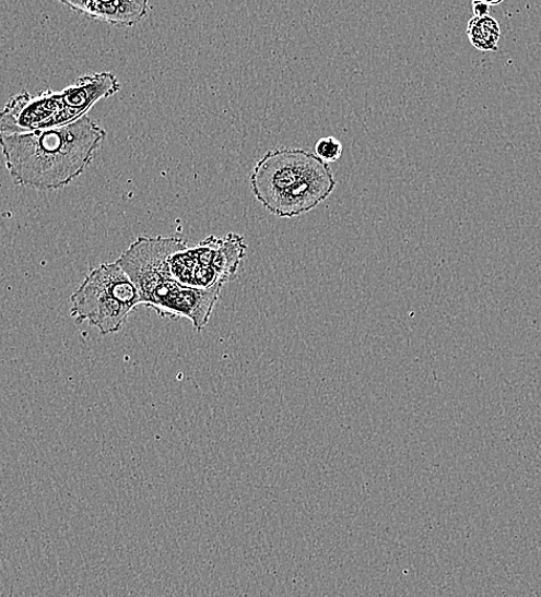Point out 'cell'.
<instances>
[{
    "label": "cell",
    "mask_w": 541,
    "mask_h": 597,
    "mask_svg": "<svg viewBox=\"0 0 541 597\" xmlns=\"http://www.w3.org/2000/svg\"><path fill=\"white\" fill-rule=\"evenodd\" d=\"M106 131L89 116L30 134L0 136L15 184L40 191L69 187L92 164Z\"/></svg>",
    "instance_id": "obj_1"
},
{
    "label": "cell",
    "mask_w": 541,
    "mask_h": 597,
    "mask_svg": "<svg viewBox=\"0 0 541 597\" xmlns=\"http://www.w3.org/2000/svg\"><path fill=\"white\" fill-rule=\"evenodd\" d=\"M187 247L181 238L139 237L116 262L137 286L142 305L155 309L162 318L188 319L201 333L223 286L192 289L170 276L169 256Z\"/></svg>",
    "instance_id": "obj_2"
},
{
    "label": "cell",
    "mask_w": 541,
    "mask_h": 597,
    "mask_svg": "<svg viewBox=\"0 0 541 597\" xmlns=\"http://www.w3.org/2000/svg\"><path fill=\"white\" fill-rule=\"evenodd\" d=\"M336 187L329 164L303 148L271 150L250 175V188L257 201L281 218L311 212L327 201Z\"/></svg>",
    "instance_id": "obj_3"
},
{
    "label": "cell",
    "mask_w": 541,
    "mask_h": 597,
    "mask_svg": "<svg viewBox=\"0 0 541 597\" xmlns=\"http://www.w3.org/2000/svg\"><path fill=\"white\" fill-rule=\"evenodd\" d=\"M71 302L74 322H89L103 336L119 333L129 315L142 305L137 286L117 262L103 263L93 270Z\"/></svg>",
    "instance_id": "obj_4"
},
{
    "label": "cell",
    "mask_w": 541,
    "mask_h": 597,
    "mask_svg": "<svg viewBox=\"0 0 541 597\" xmlns=\"http://www.w3.org/2000/svg\"><path fill=\"white\" fill-rule=\"evenodd\" d=\"M239 246L228 237L210 236L198 247H188L168 259L169 274L181 285L207 290L235 278L243 263Z\"/></svg>",
    "instance_id": "obj_5"
},
{
    "label": "cell",
    "mask_w": 541,
    "mask_h": 597,
    "mask_svg": "<svg viewBox=\"0 0 541 597\" xmlns=\"http://www.w3.org/2000/svg\"><path fill=\"white\" fill-rule=\"evenodd\" d=\"M81 118L63 103L60 92L23 93L11 98L0 110V136L68 126Z\"/></svg>",
    "instance_id": "obj_6"
},
{
    "label": "cell",
    "mask_w": 541,
    "mask_h": 597,
    "mask_svg": "<svg viewBox=\"0 0 541 597\" xmlns=\"http://www.w3.org/2000/svg\"><path fill=\"white\" fill-rule=\"evenodd\" d=\"M61 4L69 7L78 14L106 22V24L116 27L137 26L149 12L146 0H110V2L62 0Z\"/></svg>",
    "instance_id": "obj_7"
},
{
    "label": "cell",
    "mask_w": 541,
    "mask_h": 597,
    "mask_svg": "<svg viewBox=\"0 0 541 597\" xmlns=\"http://www.w3.org/2000/svg\"><path fill=\"white\" fill-rule=\"evenodd\" d=\"M120 88L115 74L95 73L79 77L75 83L64 87L60 95L69 108L80 117H85L97 102L115 96Z\"/></svg>",
    "instance_id": "obj_8"
},
{
    "label": "cell",
    "mask_w": 541,
    "mask_h": 597,
    "mask_svg": "<svg viewBox=\"0 0 541 597\" xmlns=\"http://www.w3.org/2000/svg\"><path fill=\"white\" fill-rule=\"evenodd\" d=\"M467 36L473 48L482 52H496L502 37L499 22L493 16H472L467 26Z\"/></svg>",
    "instance_id": "obj_9"
},
{
    "label": "cell",
    "mask_w": 541,
    "mask_h": 597,
    "mask_svg": "<svg viewBox=\"0 0 541 597\" xmlns=\"http://www.w3.org/2000/svg\"><path fill=\"white\" fill-rule=\"evenodd\" d=\"M343 146L336 138H324L315 144V154L324 163H336L342 156Z\"/></svg>",
    "instance_id": "obj_10"
},
{
    "label": "cell",
    "mask_w": 541,
    "mask_h": 597,
    "mask_svg": "<svg viewBox=\"0 0 541 597\" xmlns=\"http://www.w3.org/2000/svg\"><path fill=\"white\" fill-rule=\"evenodd\" d=\"M502 3L503 0H499V2H475V0H473L471 3L473 16L482 17L490 15L492 7L499 5Z\"/></svg>",
    "instance_id": "obj_11"
}]
</instances>
